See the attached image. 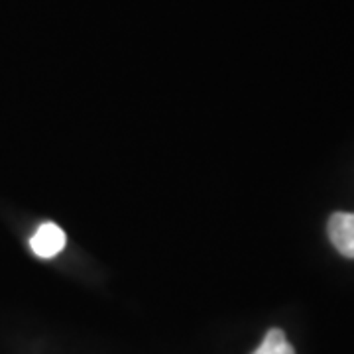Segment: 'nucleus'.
<instances>
[{
    "instance_id": "obj_2",
    "label": "nucleus",
    "mask_w": 354,
    "mask_h": 354,
    "mask_svg": "<svg viewBox=\"0 0 354 354\" xmlns=\"http://www.w3.org/2000/svg\"><path fill=\"white\" fill-rule=\"evenodd\" d=\"M65 242H67V236H65L64 228L57 227L55 223H44L34 232L30 246L39 258H53L64 250Z\"/></svg>"
},
{
    "instance_id": "obj_1",
    "label": "nucleus",
    "mask_w": 354,
    "mask_h": 354,
    "mask_svg": "<svg viewBox=\"0 0 354 354\" xmlns=\"http://www.w3.org/2000/svg\"><path fill=\"white\" fill-rule=\"evenodd\" d=\"M327 232L335 250L354 260V213H333Z\"/></svg>"
},
{
    "instance_id": "obj_3",
    "label": "nucleus",
    "mask_w": 354,
    "mask_h": 354,
    "mask_svg": "<svg viewBox=\"0 0 354 354\" xmlns=\"http://www.w3.org/2000/svg\"><path fill=\"white\" fill-rule=\"evenodd\" d=\"M252 354H295L283 330L281 329H270L266 333L262 344L254 351Z\"/></svg>"
}]
</instances>
